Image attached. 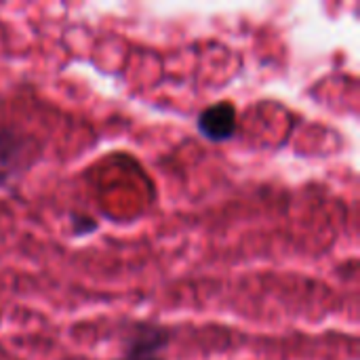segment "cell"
I'll use <instances>...</instances> for the list:
<instances>
[{
	"instance_id": "cell-4",
	"label": "cell",
	"mask_w": 360,
	"mask_h": 360,
	"mask_svg": "<svg viewBox=\"0 0 360 360\" xmlns=\"http://www.w3.org/2000/svg\"><path fill=\"white\" fill-rule=\"evenodd\" d=\"M72 226H74V234L76 236H84V234L97 230V224L89 215H74L72 217Z\"/></svg>"
},
{
	"instance_id": "cell-1",
	"label": "cell",
	"mask_w": 360,
	"mask_h": 360,
	"mask_svg": "<svg viewBox=\"0 0 360 360\" xmlns=\"http://www.w3.org/2000/svg\"><path fill=\"white\" fill-rule=\"evenodd\" d=\"M173 331L156 321H137L129 327L116 360H167Z\"/></svg>"
},
{
	"instance_id": "cell-2",
	"label": "cell",
	"mask_w": 360,
	"mask_h": 360,
	"mask_svg": "<svg viewBox=\"0 0 360 360\" xmlns=\"http://www.w3.org/2000/svg\"><path fill=\"white\" fill-rule=\"evenodd\" d=\"M40 156V146L32 135L0 124V186L8 184Z\"/></svg>"
},
{
	"instance_id": "cell-3",
	"label": "cell",
	"mask_w": 360,
	"mask_h": 360,
	"mask_svg": "<svg viewBox=\"0 0 360 360\" xmlns=\"http://www.w3.org/2000/svg\"><path fill=\"white\" fill-rule=\"evenodd\" d=\"M198 133L211 143L230 141L238 131V110L230 99H219L196 116Z\"/></svg>"
}]
</instances>
